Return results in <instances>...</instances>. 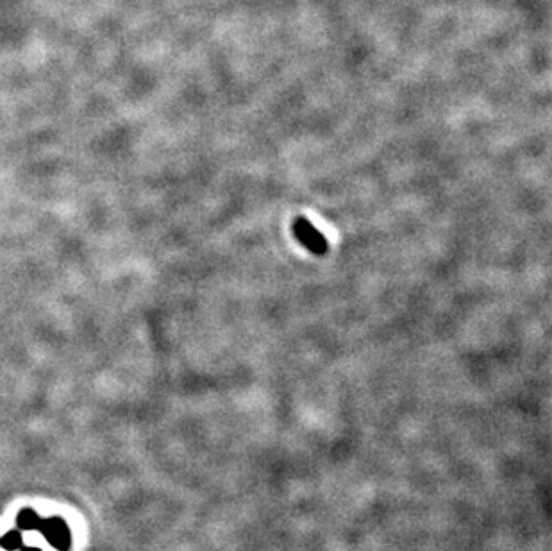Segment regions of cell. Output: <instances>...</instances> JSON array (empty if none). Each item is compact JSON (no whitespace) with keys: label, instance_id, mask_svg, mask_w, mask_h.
<instances>
[{"label":"cell","instance_id":"6da1fadb","mask_svg":"<svg viewBox=\"0 0 552 551\" xmlns=\"http://www.w3.org/2000/svg\"><path fill=\"white\" fill-rule=\"evenodd\" d=\"M47 542L52 544L56 550L59 551H67L71 544V535H70V528L68 524L61 519V517H47V519H41L40 528Z\"/></svg>","mask_w":552,"mask_h":551},{"label":"cell","instance_id":"7a4b0ae2","mask_svg":"<svg viewBox=\"0 0 552 551\" xmlns=\"http://www.w3.org/2000/svg\"><path fill=\"white\" fill-rule=\"evenodd\" d=\"M294 229L295 233H297L298 240H300L307 249H311L313 252H325V249H327L325 238L322 237L311 224H307L306 220L304 219L297 220V224L294 226Z\"/></svg>","mask_w":552,"mask_h":551},{"label":"cell","instance_id":"3957f363","mask_svg":"<svg viewBox=\"0 0 552 551\" xmlns=\"http://www.w3.org/2000/svg\"><path fill=\"white\" fill-rule=\"evenodd\" d=\"M16 523L22 530H38L40 528L41 517L36 514L32 508H23V510H20V514H18Z\"/></svg>","mask_w":552,"mask_h":551},{"label":"cell","instance_id":"277c9868","mask_svg":"<svg viewBox=\"0 0 552 551\" xmlns=\"http://www.w3.org/2000/svg\"><path fill=\"white\" fill-rule=\"evenodd\" d=\"M0 546L4 548L5 551H16L22 548V535L16 530H9L4 533V537L0 539Z\"/></svg>","mask_w":552,"mask_h":551},{"label":"cell","instance_id":"5b68a950","mask_svg":"<svg viewBox=\"0 0 552 551\" xmlns=\"http://www.w3.org/2000/svg\"><path fill=\"white\" fill-rule=\"evenodd\" d=\"M23 551H41V550H38V548H32V546H29V548H23Z\"/></svg>","mask_w":552,"mask_h":551}]
</instances>
